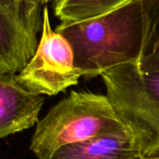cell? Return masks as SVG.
Segmentation results:
<instances>
[{
	"instance_id": "cell-9",
	"label": "cell",
	"mask_w": 159,
	"mask_h": 159,
	"mask_svg": "<svg viewBox=\"0 0 159 159\" xmlns=\"http://www.w3.org/2000/svg\"><path fill=\"white\" fill-rule=\"evenodd\" d=\"M146 34L139 62L143 72L159 71V0H143Z\"/></svg>"
},
{
	"instance_id": "cell-2",
	"label": "cell",
	"mask_w": 159,
	"mask_h": 159,
	"mask_svg": "<svg viewBox=\"0 0 159 159\" xmlns=\"http://www.w3.org/2000/svg\"><path fill=\"white\" fill-rule=\"evenodd\" d=\"M126 128L106 95L72 91L38 120L30 150L37 159H48L64 146Z\"/></svg>"
},
{
	"instance_id": "cell-3",
	"label": "cell",
	"mask_w": 159,
	"mask_h": 159,
	"mask_svg": "<svg viewBox=\"0 0 159 159\" xmlns=\"http://www.w3.org/2000/svg\"><path fill=\"white\" fill-rule=\"evenodd\" d=\"M116 113L138 138L143 157L159 152V71L143 72L139 63L113 67L101 75Z\"/></svg>"
},
{
	"instance_id": "cell-12",
	"label": "cell",
	"mask_w": 159,
	"mask_h": 159,
	"mask_svg": "<svg viewBox=\"0 0 159 159\" xmlns=\"http://www.w3.org/2000/svg\"><path fill=\"white\" fill-rule=\"evenodd\" d=\"M40 1V3L42 4V6H44V5H47V4H48V3H55L56 1H58V0H39Z\"/></svg>"
},
{
	"instance_id": "cell-6",
	"label": "cell",
	"mask_w": 159,
	"mask_h": 159,
	"mask_svg": "<svg viewBox=\"0 0 159 159\" xmlns=\"http://www.w3.org/2000/svg\"><path fill=\"white\" fill-rule=\"evenodd\" d=\"M37 33L0 2V73H19L38 44Z\"/></svg>"
},
{
	"instance_id": "cell-11",
	"label": "cell",
	"mask_w": 159,
	"mask_h": 159,
	"mask_svg": "<svg viewBox=\"0 0 159 159\" xmlns=\"http://www.w3.org/2000/svg\"><path fill=\"white\" fill-rule=\"evenodd\" d=\"M143 159H159V152L153 156H150V157H143Z\"/></svg>"
},
{
	"instance_id": "cell-10",
	"label": "cell",
	"mask_w": 159,
	"mask_h": 159,
	"mask_svg": "<svg viewBox=\"0 0 159 159\" xmlns=\"http://www.w3.org/2000/svg\"><path fill=\"white\" fill-rule=\"evenodd\" d=\"M0 2L18 14L23 20L38 33L42 27V5L39 0H0Z\"/></svg>"
},
{
	"instance_id": "cell-1",
	"label": "cell",
	"mask_w": 159,
	"mask_h": 159,
	"mask_svg": "<svg viewBox=\"0 0 159 159\" xmlns=\"http://www.w3.org/2000/svg\"><path fill=\"white\" fill-rule=\"evenodd\" d=\"M71 44L75 65L86 79L128 62L139 63L146 34L143 0H131L116 10L55 30Z\"/></svg>"
},
{
	"instance_id": "cell-4",
	"label": "cell",
	"mask_w": 159,
	"mask_h": 159,
	"mask_svg": "<svg viewBox=\"0 0 159 159\" xmlns=\"http://www.w3.org/2000/svg\"><path fill=\"white\" fill-rule=\"evenodd\" d=\"M41 30L34 54L16 76L27 90L53 96L75 86L83 74L75 65L69 41L51 28L47 5L42 8Z\"/></svg>"
},
{
	"instance_id": "cell-5",
	"label": "cell",
	"mask_w": 159,
	"mask_h": 159,
	"mask_svg": "<svg viewBox=\"0 0 159 159\" xmlns=\"http://www.w3.org/2000/svg\"><path fill=\"white\" fill-rule=\"evenodd\" d=\"M44 97L24 89L16 74L0 73V139L38 122Z\"/></svg>"
},
{
	"instance_id": "cell-13",
	"label": "cell",
	"mask_w": 159,
	"mask_h": 159,
	"mask_svg": "<svg viewBox=\"0 0 159 159\" xmlns=\"http://www.w3.org/2000/svg\"><path fill=\"white\" fill-rule=\"evenodd\" d=\"M135 159H143V156H139L137 158H135Z\"/></svg>"
},
{
	"instance_id": "cell-7",
	"label": "cell",
	"mask_w": 159,
	"mask_h": 159,
	"mask_svg": "<svg viewBox=\"0 0 159 159\" xmlns=\"http://www.w3.org/2000/svg\"><path fill=\"white\" fill-rule=\"evenodd\" d=\"M142 155L138 138L128 128L56 151L48 159H135Z\"/></svg>"
},
{
	"instance_id": "cell-8",
	"label": "cell",
	"mask_w": 159,
	"mask_h": 159,
	"mask_svg": "<svg viewBox=\"0 0 159 159\" xmlns=\"http://www.w3.org/2000/svg\"><path fill=\"white\" fill-rule=\"evenodd\" d=\"M131 0H58L55 16L63 23H75L104 16Z\"/></svg>"
}]
</instances>
